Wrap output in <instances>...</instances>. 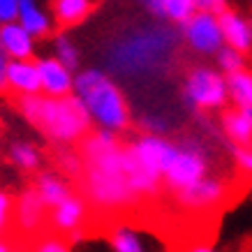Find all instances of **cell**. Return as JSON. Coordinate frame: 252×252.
<instances>
[{
	"instance_id": "cell-3",
	"label": "cell",
	"mask_w": 252,
	"mask_h": 252,
	"mask_svg": "<svg viewBox=\"0 0 252 252\" xmlns=\"http://www.w3.org/2000/svg\"><path fill=\"white\" fill-rule=\"evenodd\" d=\"M21 111L46 137L65 144L84 137L88 130V116H91L81 97L54 99V95L51 97L23 95Z\"/></svg>"
},
{
	"instance_id": "cell-21",
	"label": "cell",
	"mask_w": 252,
	"mask_h": 252,
	"mask_svg": "<svg viewBox=\"0 0 252 252\" xmlns=\"http://www.w3.org/2000/svg\"><path fill=\"white\" fill-rule=\"evenodd\" d=\"M197 7V0H162V12L176 23H185Z\"/></svg>"
},
{
	"instance_id": "cell-8",
	"label": "cell",
	"mask_w": 252,
	"mask_h": 252,
	"mask_svg": "<svg viewBox=\"0 0 252 252\" xmlns=\"http://www.w3.org/2000/svg\"><path fill=\"white\" fill-rule=\"evenodd\" d=\"M185 37L197 51H204V54L218 51L222 44V32L220 26H218V19H213L208 12L194 14L185 21Z\"/></svg>"
},
{
	"instance_id": "cell-11",
	"label": "cell",
	"mask_w": 252,
	"mask_h": 252,
	"mask_svg": "<svg viewBox=\"0 0 252 252\" xmlns=\"http://www.w3.org/2000/svg\"><path fill=\"white\" fill-rule=\"evenodd\" d=\"M218 26H220L222 37L227 39L234 49H238V51H248V49H250L252 31H250V26H248L238 14H234L229 9H220Z\"/></svg>"
},
{
	"instance_id": "cell-23",
	"label": "cell",
	"mask_w": 252,
	"mask_h": 252,
	"mask_svg": "<svg viewBox=\"0 0 252 252\" xmlns=\"http://www.w3.org/2000/svg\"><path fill=\"white\" fill-rule=\"evenodd\" d=\"M12 160L19 164V167L23 169H35L39 162V155L37 151L32 148V146L28 144H16L14 148H12Z\"/></svg>"
},
{
	"instance_id": "cell-31",
	"label": "cell",
	"mask_w": 252,
	"mask_h": 252,
	"mask_svg": "<svg viewBox=\"0 0 252 252\" xmlns=\"http://www.w3.org/2000/svg\"><path fill=\"white\" fill-rule=\"evenodd\" d=\"M146 7L151 9L153 14H158V16H164V12H162V0H141Z\"/></svg>"
},
{
	"instance_id": "cell-1",
	"label": "cell",
	"mask_w": 252,
	"mask_h": 252,
	"mask_svg": "<svg viewBox=\"0 0 252 252\" xmlns=\"http://www.w3.org/2000/svg\"><path fill=\"white\" fill-rule=\"evenodd\" d=\"M81 185L86 197L97 211L104 213H125L141 206L132 190L125 164L123 146L116 144L111 132H95L81 144Z\"/></svg>"
},
{
	"instance_id": "cell-25",
	"label": "cell",
	"mask_w": 252,
	"mask_h": 252,
	"mask_svg": "<svg viewBox=\"0 0 252 252\" xmlns=\"http://www.w3.org/2000/svg\"><path fill=\"white\" fill-rule=\"evenodd\" d=\"M12 211H14V204H12L9 194L0 192V234L9 231L12 227Z\"/></svg>"
},
{
	"instance_id": "cell-12",
	"label": "cell",
	"mask_w": 252,
	"mask_h": 252,
	"mask_svg": "<svg viewBox=\"0 0 252 252\" xmlns=\"http://www.w3.org/2000/svg\"><path fill=\"white\" fill-rule=\"evenodd\" d=\"M84 218H86L84 201L74 197H65L51 211V227L56 231H74L84 224Z\"/></svg>"
},
{
	"instance_id": "cell-27",
	"label": "cell",
	"mask_w": 252,
	"mask_h": 252,
	"mask_svg": "<svg viewBox=\"0 0 252 252\" xmlns=\"http://www.w3.org/2000/svg\"><path fill=\"white\" fill-rule=\"evenodd\" d=\"M35 248L42 252H65L67 250V243H65L63 238L49 234V236H44V238H37V241H35Z\"/></svg>"
},
{
	"instance_id": "cell-17",
	"label": "cell",
	"mask_w": 252,
	"mask_h": 252,
	"mask_svg": "<svg viewBox=\"0 0 252 252\" xmlns=\"http://www.w3.org/2000/svg\"><path fill=\"white\" fill-rule=\"evenodd\" d=\"M54 12L61 26H74L88 16L91 0H56Z\"/></svg>"
},
{
	"instance_id": "cell-29",
	"label": "cell",
	"mask_w": 252,
	"mask_h": 252,
	"mask_svg": "<svg viewBox=\"0 0 252 252\" xmlns=\"http://www.w3.org/2000/svg\"><path fill=\"white\" fill-rule=\"evenodd\" d=\"M19 16V0H0V21H14Z\"/></svg>"
},
{
	"instance_id": "cell-16",
	"label": "cell",
	"mask_w": 252,
	"mask_h": 252,
	"mask_svg": "<svg viewBox=\"0 0 252 252\" xmlns=\"http://www.w3.org/2000/svg\"><path fill=\"white\" fill-rule=\"evenodd\" d=\"M224 132L238 146H252V107H241L238 111H227L222 118Z\"/></svg>"
},
{
	"instance_id": "cell-6",
	"label": "cell",
	"mask_w": 252,
	"mask_h": 252,
	"mask_svg": "<svg viewBox=\"0 0 252 252\" xmlns=\"http://www.w3.org/2000/svg\"><path fill=\"white\" fill-rule=\"evenodd\" d=\"M229 192H231V188L224 181L201 176L194 183L185 185V188H178V190H171V194H174L176 206L181 208V211L204 213V211H218Z\"/></svg>"
},
{
	"instance_id": "cell-4",
	"label": "cell",
	"mask_w": 252,
	"mask_h": 252,
	"mask_svg": "<svg viewBox=\"0 0 252 252\" xmlns=\"http://www.w3.org/2000/svg\"><path fill=\"white\" fill-rule=\"evenodd\" d=\"M77 91L81 102L86 104L88 114L97 118L107 130H123L130 121V111L125 104L121 91L109 81L102 72L88 69L77 79Z\"/></svg>"
},
{
	"instance_id": "cell-26",
	"label": "cell",
	"mask_w": 252,
	"mask_h": 252,
	"mask_svg": "<svg viewBox=\"0 0 252 252\" xmlns=\"http://www.w3.org/2000/svg\"><path fill=\"white\" fill-rule=\"evenodd\" d=\"M220 65L222 69H227V72H234V69H241L243 67V58L238 54V49H222L220 51Z\"/></svg>"
},
{
	"instance_id": "cell-2",
	"label": "cell",
	"mask_w": 252,
	"mask_h": 252,
	"mask_svg": "<svg viewBox=\"0 0 252 252\" xmlns=\"http://www.w3.org/2000/svg\"><path fill=\"white\" fill-rule=\"evenodd\" d=\"M178 35L169 28H141L109 49V65L123 77H158L174 58Z\"/></svg>"
},
{
	"instance_id": "cell-15",
	"label": "cell",
	"mask_w": 252,
	"mask_h": 252,
	"mask_svg": "<svg viewBox=\"0 0 252 252\" xmlns=\"http://www.w3.org/2000/svg\"><path fill=\"white\" fill-rule=\"evenodd\" d=\"M0 44H2V49H5L12 58H16V61L28 58L32 51L31 32L26 31L23 26H16V23H12V21H7V26L0 28Z\"/></svg>"
},
{
	"instance_id": "cell-14",
	"label": "cell",
	"mask_w": 252,
	"mask_h": 252,
	"mask_svg": "<svg viewBox=\"0 0 252 252\" xmlns=\"http://www.w3.org/2000/svg\"><path fill=\"white\" fill-rule=\"evenodd\" d=\"M5 74H7V86H12L21 95H35L42 88L37 65H31V63H23V61L9 63L5 67Z\"/></svg>"
},
{
	"instance_id": "cell-9",
	"label": "cell",
	"mask_w": 252,
	"mask_h": 252,
	"mask_svg": "<svg viewBox=\"0 0 252 252\" xmlns=\"http://www.w3.org/2000/svg\"><path fill=\"white\" fill-rule=\"evenodd\" d=\"M46 222V204L37 194V190L26 192L19 204L12 211V227L23 234H42V227Z\"/></svg>"
},
{
	"instance_id": "cell-18",
	"label": "cell",
	"mask_w": 252,
	"mask_h": 252,
	"mask_svg": "<svg viewBox=\"0 0 252 252\" xmlns=\"http://www.w3.org/2000/svg\"><path fill=\"white\" fill-rule=\"evenodd\" d=\"M19 19L21 26L31 35H44L49 31V21L35 5V0H19Z\"/></svg>"
},
{
	"instance_id": "cell-22",
	"label": "cell",
	"mask_w": 252,
	"mask_h": 252,
	"mask_svg": "<svg viewBox=\"0 0 252 252\" xmlns=\"http://www.w3.org/2000/svg\"><path fill=\"white\" fill-rule=\"evenodd\" d=\"M111 245H114L118 252H141V241L137 238V234L127 227H118V231H114L111 236Z\"/></svg>"
},
{
	"instance_id": "cell-19",
	"label": "cell",
	"mask_w": 252,
	"mask_h": 252,
	"mask_svg": "<svg viewBox=\"0 0 252 252\" xmlns=\"http://www.w3.org/2000/svg\"><path fill=\"white\" fill-rule=\"evenodd\" d=\"M227 88H229L231 97L236 99L238 107H252V74H248L243 69H234V72H229Z\"/></svg>"
},
{
	"instance_id": "cell-32",
	"label": "cell",
	"mask_w": 252,
	"mask_h": 252,
	"mask_svg": "<svg viewBox=\"0 0 252 252\" xmlns=\"http://www.w3.org/2000/svg\"><path fill=\"white\" fill-rule=\"evenodd\" d=\"M7 67V51L2 49V44H0V72Z\"/></svg>"
},
{
	"instance_id": "cell-30",
	"label": "cell",
	"mask_w": 252,
	"mask_h": 252,
	"mask_svg": "<svg viewBox=\"0 0 252 252\" xmlns=\"http://www.w3.org/2000/svg\"><path fill=\"white\" fill-rule=\"evenodd\" d=\"M197 5L213 9V12H220V9H224V0H197Z\"/></svg>"
},
{
	"instance_id": "cell-10",
	"label": "cell",
	"mask_w": 252,
	"mask_h": 252,
	"mask_svg": "<svg viewBox=\"0 0 252 252\" xmlns=\"http://www.w3.org/2000/svg\"><path fill=\"white\" fill-rule=\"evenodd\" d=\"M132 148H134V153L139 155V160L144 162L146 167L153 169L155 174L164 176V169L169 167V162L176 155L178 146L169 144V141H164L160 137H144L139 141H134Z\"/></svg>"
},
{
	"instance_id": "cell-24",
	"label": "cell",
	"mask_w": 252,
	"mask_h": 252,
	"mask_svg": "<svg viewBox=\"0 0 252 252\" xmlns=\"http://www.w3.org/2000/svg\"><path fill=\"white\" fill-rule=\"evenodd\" d=\"M56 51H58V61H61L65 67H77L79 56H77V49L69 44V39H65V37L58 39V42H56Z\"/></svg>"
},
{
	"instance_id": "cell-7",
	"label": "cell",
	"mask_w": 252,
	"mask_h": 252,
	"mask_svg": "<svg viewBox=\"0 0 252 252\" xmlns=\"http://www.w3.org/2000/svg\"><path fill=\"white\" fill-rule=\"evenodd\" d=\"M227 95V84L224 79L218 77L211 69H194L188 84H185V97L190 104L199 109H215L224 102Z\"/></svg>"
},
{
	"instance_id": "cell-5",
	"label": "cell",
	"mask_w": 252,
	"mask_h": 252,
	"mask_svg": "<svg viewBox=\"0 0 252 252\" xmlns=\"http://www.w3.org/2000/svg\"><path fill=\"white\" fill-rule=\"evenodd\" d=\"M206 148L199 144L197 139H188L183 146L176 148V155L171 158L169 167L164 169L162 181L169 190H178V188H185V185L199 181L201 176H206Z\"/></svg>"
},
{
	"instance_id": "cell-28",
	"label": "cell",
	"mask_w": 252,
	"mask_h": 252,
	"mask_svg": "<svg viewBox=\"0 0 252 252\" xmlns=\"http://www.w3.org/2000/svg\"><path fill=\"white\" fill-rule=\"evenodd\" d=\"M234 158H236L238 167L243 169V171H250L252 174V146H234Z\"/></svg>"
},
{
	"instance_id": "cell-20",
	"label": "cell",
	"mask_w": 252,
	"mask_h": 252,
	"mask_svg": "<svg viewBox=\"0 0 252 252\" xmlns=\"http://www.w3.org/2000/svg\"><path fill=\"white\" fill-rule=\"evenodd\" d=\"M37 194L42 197V201H44L46 206L54 208L65 197H69V190H67V185L63 183V181H58V178H54V176H42L37 185Z\"/></svg>"
},
{
	"instance_id": "cell-13",
	"label": "cell",
	"mask_w": 252,
	"mask_h": 252,
	"mask_svg": "<svg viewBox=\"0 0 252 252\" xmlns=\"http://www.w3.org/2000/svg\"><path fill=\"white\" fill-rule=\"evenodd\" d=\"M37 72H39L42 88H44L49 95H54V97L67 95L69 86H72V79H69L67 67H65L61 61H39Z\"/></svg>"
},
{
	"instance_id": "cell-33",
	"label": "cell",
	"mask_w": 252,
	"mask_h": 252,
	"mask_svg": "<svg viewBox=\"0 0 252 252\" xmlns=\"http://www.w3.org/2000/svg\"><path fill=\"white\" fill-rule=\"evenodd\" d=\"M5 250H9V243L7 241H0V252H5Z\"/></svg>"
}]
</instances>
